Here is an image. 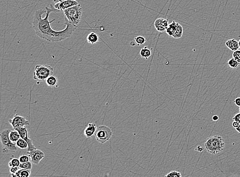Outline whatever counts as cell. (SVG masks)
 <instances>
[{
  "label": "cell",
  "instance_id": "1",
  "mask_svg": "<svg viewBox=\"0 0 240 177\" xmlns=\"http://www.w3.org/2000/svg\"><path fill=\"white\" fill-rule=\"evenodd\" d=\"M46 10L38 9L35 12L33 17L32 25L38 36L49 42H61L71 37L73 32L77 27L69 23L67 18L65 17V24L66 27L65 29L58 31L51 28L50 24L54 22L55 20L49 21L51 12H61L56 9L54 6L51 4L50 8L46 7Z\"/></svg>",
  "mask_w": 240,
  "mask_h": 177
},
{
  "label": "cell",
  "instance_id": "2",
  "mask_svg": "<svg viewBox=\"0 0 240 177\" xmlns=\"http://www.w3.org/2000/svg\"><path fill=\"white\" fill-rule=\"evenodd\" d=\"M225 146L223 138L221 136L215 135L206 139L204 147L210 154H215L222 152Z\"/></svg>",
  "mask_w": 240,
  "mask_h": 177
},
{
  "label": "cell",
  "instance_id": "3",
  "mask_svg": "<svg viewBox=\"0 0 240 177\" xmlns=\"http://www.w3.org/2000/svg\"><path fill=\"white\" fill-rule=\"evenodd\" d=\"M65 16L69 23L77 27L81 21L83 9L80 4L67 9L64 11Z\"/></svg>",
  "mask_w": 240,
  "mask_h": 177
},
{
  "label": "cell",
  "instance_id": "4",
  "mask_svg": "<svg viewBox=\"0 0 240 177\" xmlns=\"http://www.w3.org/2000/svg\"><path fill=\"white\" fill-rule=\"evenodd\" d=\"M54 68L49 65H37L33 73V79L40 81H46L47 79L53 75Z\"/></svg>",
  "mask_w": 240,
  "mask_h": 177
},
{
  "label": "cell",
  "instance_id": "5",
  "mask_svg": "<svg viewBox=\"0 0 240 177\" xmlns=\"http://www.w3.org/2000/svg\"><path fill=\"white\" fill-rule=\"evenodd\" d=\"M10 130L5 129L0 135L2 144V151L4 153H12L17 151L16 144L12 141L9 138Z\"/></svg>",
  "mask_w": 240,
  "mask_h": 177
},
{
  "label": "cell",
  "instance_id": "6",
  "mask_svg": "<svg viewBox=\"0 0 240 177\" xmlns=\"http://www.w3.org/2000/svg\"><path fill=\"white\" fill-rule=\"evenodd\" d=\"M112 135V131L110 128L105 125H100L97 128L94 135L98 142L104 144L111 139Z\"/></svg>",
  "mask_w": 240,
  "mask_h": 177
},
{
  "label": "cell",
  "instance_id": "7",
  "mask_svg": "<svg viewBox=\"0 0 240 177\" xmlns=\"http://www.w3.org/2000/svg\"><path fill=\"white\" fill-rule=\"evenodd\" d=\"M9 122L15 130L30 125L29 122L25 117L20 116L18 114H15L12 119H9Z\"/></svg>",
  "mask_w": 240,
  "mask_h": 177
},
{
  "label": "cell",
  "instance_id": "8",
  "mask_svg": "<svg viewBox=\"0 0 240 177\" xmlns=\"http://www.w3.org/2000/svg\"><path fill=\"white\" fill-rule=\"evenodd\" d=\"M17 130L20 133L21 138L24 139L28 144V147L27 149V151H32L33 150L37 149L36 147L33 144V141L29 137V132H28V129L26 127H24L18 128Z\"/></svg>",
  "mask_w": 240,
  "mask_h": 177
},
{
  "label": "cell",
  "instance_id": "9",
  "mask_svg": "<svg viewBox=\"0 0 240 177\" xmlns=\"http://www.w3.org/2000/svg\"><path fill=\"white\" fill-rule=\"evenodd\" d=\"M27 154L30 157L31 162L34 164H39L41 161L45 157L44 153L37 149L32 151H27Z\"/></svg>",
  "mask_w": 240,
  "mask_h": 177
},
{
  "label": "cell",
  "instance_id": "10",
  "mask_svg": "<svg viewBox=\"0 0 240 177\" xmlns=\"http://www.w3.org/2000/svg\"><path fill=\"white\" fill-rule=\"evenodd\" d=\"M79 4L76 0H68L64 2H60L58 3L55 4L54 7L61 11H64L67 9L69 8L70 7L74 6L75 5Z\"/></svg>",
  "mask_w": 240,
  "mask_h": 177
},
{
  "label": "cell",
  "instance_id": "11",
  "mask_svg": "<svg viewBox=\"0 0 240 177\" xmlns=\"http://www.w3.org/2000/svg\"><path fill=\"white\" fill-rule=\"evenodd\" d=\"M169 25V21L166 18H158L154 23V26L156 30L160 33L166 31Z\"/></svg>",
  "mask_w": 240,
  "mask_h": 177
},
{
  "label": "cell",
  "instance_id": "12",
  "mask_svg": "<svg viewBox=\"0 0 240 177\" xmlns=\"http://www.w3.org/2000/svg\"><path fill=\"white\" fill-rule=\"evenodd\" d=\"M97 128V127L96 124L90 123L88 124L86 128L84 129V136L87 138L92 137L93 135H94Z\"/></svg>",
  "mask_w": 240,
  "mask_h": 177
},
{
  "label": "cell",
  "instance_id": "13",
  "mask_svg": "<svg viewBox=\"0 0 240 177\" xmlns=\"http://www.w3.org/2000/svg\"><path fill=\"white\" fill-rule=\"evenodd\" d=\"M225 45L227 48L232 51H235L238 50L240 47L238 45V42L235 39H230L226 41Z\"/></svg>",
  "mask_w": 240,
  "mask_h": 177
},
{
  "label": "cell",
  "instance_id": "14",
  "mask_svg": "<svg viewBox=\"0 0 240 177\" xmlns=\"http://www.w3.org/2000/svg\"><path fill=\"white\" fill-rule=\"evenodd\" d=\"M178 23L176 22L175 21H173L171 24H169V26L167 27V29L166 30V33L169 36L173 37L174 35L175 32L177 28Z\"/></svg>",
  "mask_w": 240,
  "mask_h": 177
},
{
  "label": "cell",
  "instance_id": "15",
  "mask_svg": "<svg viewBox=\"0 0 240 177\" xmlns=\"http://www.w3.org/2000/svg\"><path fill=\"white\" fill-rule=\"evenodd\" d=\"M31 170L20 168L18 172L15 174H11L12 177H28L31 175Z\"/></svg>",
  "mask_w": 240,
  "mask_h": 177
},
{
  "label": "cell",
  "instance_id": "16",
  "mask_svg": "<svg viewBox=\"0 0 240 177\" xmlns=\"http://www.w3.org/2000/svg\"><path fill=\"white\" fill-rule=\"evenodd\" d=\"M87 40L88 43L90 44H95L99 40V37L97 34L94 32H91L88 34L87 37Z\"/></svg>",
  "mask_w": 240,
  "mask_h": 177
},
{
  "label": "cell",
  "instance_id": "17",
  "mask_svg": "<svg viewBox=\"0 0 240 177\" xmlns=\"http://www.w3.org/2000/svg\"><path fill=\"white\" fill-rule=\"evenodd\" d=\"M46 83L49 87H53L57 86L58 83V79L56 77L52 75L47 79Z\"/></svg>",
  "mask_w": 240,
  "mask_h": 177
},
{
  "label": "cell",
  "instance_id": "18",
  "mask_svg": "<svg viewBox=\"0 0 240 177\" xmlns=\"http://www.w3.org/2000/svg\"><path fill=\"white\" fill-rule=\"evenodd\" d=\"M9 138L12 141L16 144L18 139L21 138V136L17 130L13 129V130L10 131L9 133Z\"/></svg>",
  "mask_w": 240,
  "mask_h": 177
},
{
  "label": "cell",
  "instance_id": "19",
  "mask_svg": "<svg viewBox=\"0 0 240 177\" xmlns=\"http://www.w3.org/2000/svg\"><path fill=\"white\" fill-rule=\"evenodd\" d=\"M140 55L142 58L147 59L152 55V52L151 50L148 48L147 46H144L140 50Z\"/></svg>",
  "mask_w": 240,
  "mask_h": 177
},
{
  "label": "cell",
  "instance_id": "20",
  "mask_svg": "<svg viewBox=\"0 0 240 177\" xmlns=\"http://www.w3.org/2000/svg\"><path fill=\"white\" fill-rule=\"evenodd\" d=\"M183 33V28L180 24L178 23L177 28L174 33L173 37L176 39H179L182 37Z\"/></svg>",
  "mask_w": 240,
  "mask_h": 177
},
{
  "label": "cell",
  "instance_id": "21",
  "mask_svg": "<svg viewBox=\"0 0 240 177\" xmlns=\"http://www.w3.org/2000/svg\"><path fill=\"white\" fill-rule=\"evenodd\" d=\"M16 146H17V147H18L20 149H22V150L28 149V144H27V142L22 138H21L18 139V141L16 142Z\"/></svg>",
  "mask_w": 240,
  "mask_h": 177
},
{
  "label": "cell",
  "instance_id": "22",
  "mask_svg": "<svg viewBox=\"0 0 240 177\" xmlns=\"http://www.w3.org/2000/svg\"><path fill=\"white\" fill-rule=\"evenodd\" d=\"M228 65L232 69H235L238 67L239 63L234 58H232L228 61Z\"/></svg>",
  "mask_w": 240,
  "mask_h": 177
},
{
  "label": "cell",
  "instance_id": "23",
  "mask_svg": "<svg viewBox=\"0 0 240 177\" xmlns=\"http://www.w3.org/2000/svg\"><path fill=\"white\" fill-rule=\"evenodd\" d=\"M135 41L136 45H137L138 46H141L146 43V40L144 37L142 36H138L135 38Z\"/></svg>",
  "mask_w": 240,
  "mask_h": 177
},
{
  "label": "cell",
  "instance_id": "24",
  "mask_svg": "<svg viewBox=\"0 0 240 177\" xmlns=\"http://www.w3.org/2000/svg\"><path fill=\"white\" fill-rule=\"evenodd\" d=\"M19 167L20 168H22V169L31 170L32 168V162L29 161L25 162V163H21Z\"/></svg>",
  "mask_w": 240,
  "mask_h": 177
},
{
  "label": "cell",
  "instance_id": "25",
  "mask_svg": "<svg viewBox=\"0 0 240 177\" xmlns=\"http://www.w3.org/2000/svg\"><path fill=\"white\" fill-rule=\"evenodd\" d=\"M21 162L19 159L12 158L10 160V162H9L8 166L9 167H12V166H19Z\"/></svg>",
  "mask_w": 240,
  "mask_h": 177
},
{
  "label": "cell",
  "instance_id": "26",
  "mask_svg": "<svg viewBox=\"0 0 240 177\" xmlns=\"http://www.w3.org/2000/svg\"><path fill=\"white\" fill-rule=\"evenodd\" d=\"M182 175L178 171H173L166 175V177H181Z\"/></svg>",
  "mask_w": 240,
  "mask_h": 177
},
{
  "label": "cell",
  "instance_id": "27",
  "mask_svg": "<svg viewBox=\"0 0 240 177\" xmlns=\"http://www.w3.org/2000/svg\"><path fill=\"white\" fill-rule=\"evenodd\" d=\"M232 58H234L238 63H240V50H238L234 52L232 54Z\"/></svg>",
  "mask_w": 240,
  "mask_h": 177
},
{
  "label": "cell",
  "instance_id": "28",
  "mask_svg": "<svg viewBox=\"0 0 240 177\" xmlns=\"http://www.w3.org/2000/svg\"><path fill=\"white\" fill-rule=\"evenodd\" d=\"M30 158L29 155L27 156L26 155H22L20 156L18 159L20 160L21 163H25V162L29 161Z\"/></svg>",
  "mask_w": 240,
  "mask_h": 177
},
{
  "label": "cell",
  "instance_id": "29",
  "mask_svg": "<svg viewBox=\"0 0 240 177\" xmlns=\"http://www.w3.org/2000/svg\"><path fill=\"white\" fill-rule=\"evenodd\" d=\"M20 169V167L19 166H12V167H10V170L9 171H10L11 174H15L18 172Z\"/></svg>",
  "mask_w": 240,
  "mask_h": 177
},
{
  "label": "cell",
  "instance_id": "30",
  "mask_svg": "<svg viewBox=\"0 0 240 177\" xmlns=\"http://www.w3.org/2000/svg\"><path fill=\"white\" fill-rule=\"evenodd\" d=\"M232 119H233L234 121H235V122H238L239 124H240V112L235 114L233 118H232Z\"/></svg>",
  "mask_w": 240,
  "mask_h": 177
},
{
  "label": "cell",
  "instance_id": "31",
  "mask_svg": "<svg viewBox=\"0 0 240 177\" xmlns=\"http://www.w3.org/2000/svg\"><path fill=\"white\" fill-rule=\"evenodd\" d=\"M234 103L235 104V105L238 106L240 107V98H237L235 99L234 100Z\"/></svg>",
  "mask_w": 240,
  "mask_h": 177
},
{
  "label": "cell",
  "instance_id": "32",
  "mask_svg": "<svg viewBox=\"0 0 240 177\" xmlns=\"http://www.w3.org/2000/svg\"><path fill=\"white\" fill-rule=\"evenodd\" d=\"M232 127L235 129V128L238 127L240 124L238 122H235V121H234V122H232Z\"/></svg>",
  "mask_w": 240,
  "mask_h": 177
},
{
  "label": "cell",
  "instance_id": "33",
  "mask_svg": "<svg viewBox=\"0 0 240 177\" xmlns=\"http://www.w3.org/2000/svg\"><path fill=\"white\" fill-rule=\"evenodd\" d=\"M196 150L198 151H199L200 152H202V151H203L204 148L202 147H201L200 146H198V147L196 148Z\"/></svg>",
  "mask_w": 240,
  "mask_h": 177
},
{
  "label": "cell",
  "instance_id": "34",
  "mask_svg": "<svg viewBox=\"0 0 240 177\" xmlns=\"http://www.w3.org/2000/svg\"><path fill=\"white\" fill-rule=\"evenodd\" d=\"M66 1H68V0H53V2L55 4H56L60 3V2H64Z\"/></svg>",
  "mask_w": 240,
  "mask_h": 177
},
{
  "label": "cell",
  "instance_id": "35",
  "mask_svg": "<svg viewBox=\"0 0 240 177\" xmlns=\"http://www.w3.org/2000/svg\"><path fill=\"white\" fill-rule=\"evenodd\" d=\"M219 119V116L217 115H214L213 117H212V120L214 121H218Z\"/></svg>",
  "mask_w": 240,
  "mask_h": 177
},
{
  "label": "cell",
  "instance_id": "36",
  "mask_svg": "<svg viewBox=\"0 0 240 177\" xmlns=\"http://www.w3.org/2000/svg\"><path fill=\"white\" fill-rule=\"evenodd\" d=\"M235 130H236V131H237L238 132L240 133V124L238 127L235 128Z\"/></svg>",
  "mask_w": 240,
  "mask_h": 177
},
{
  "label": "cell",
  "instance_id": "37",
  "mask_svg": "<svg viewBox=\"0 0 240 177\" xmlns=\"http://www.w3.org/2000/svg\"><path fill=\"white\" fill-rule=\"evenodd\" d=\"M238 45H239V47H240V40H239V41H238Z\"/></svg>",
  "mask_w": 240,
  "mask_h": 177
},
{
  "label": "cell",
  "instance_id": "38",
  "mask_svg": "<svg viewBox=\"0 0 240 177\" xmlns=\"http://www.w3.org/2000/svg\"><path fill=\"white\" fill-rule=\"evenodd\" d=\"M239 112H240V108H239Z\"/></svg>",
  "mask_w": 240,
  "mask_h": 177
}]
</instances>
